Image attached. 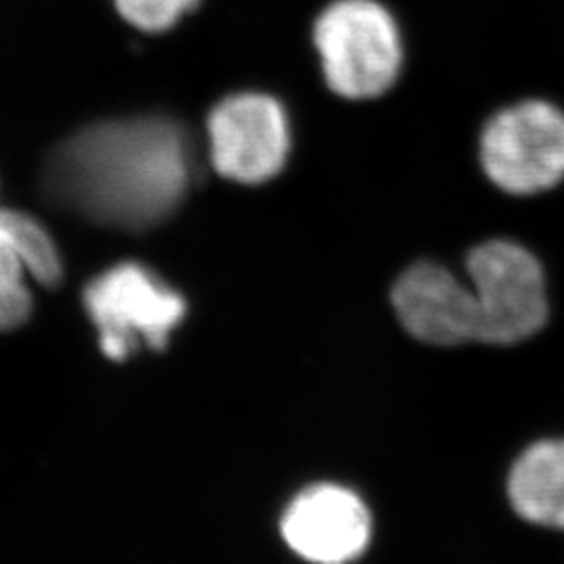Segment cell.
I'll return each instance as SVG.
<instances>
[{"mask_svg": "<svg viewBox=\"0 0 564 564\" xmlns=\"http://www.w3.org/2000/svg\"><path fill=\"white\" fill-rule=\"evenodd\" d=\"M193 147L176 121H101L53 151L44 193L90 223L144 230L178 209L193 182Z\"/></svg>", "mask_w": 564, "mask_h": 564, "instance_id": "1", "label": "cell"}, {"mask_svg": "<svg viewBox=\"0 0 564 564\" xmlns=\"http://www.w3.org/2000/svg\"><path fill=\"white\" fill-rule=\"evenodd\" d=\"M391 302L403 328L429 345H464L479 339L473 286L431 262L414 263L395 282Z\"/></svg>", "mask_w": 564, "mask_h": 564, "instance_id": "8", "label": "cell"}, {"mask_svg": "<svg viewBox=\"0 0 564 564\" xmlns=\"http://www.w3.org/2000/svg\"><path fill=\"white\" fill-rule=\"evenodd\" d=\"M286 545L312 564H349L370 544L372 519L360 496L341 485L303 489L282 514Z\"/></svg>", "mask_w": 564, "mask_h": 564, "instance_id": "7", "label": "cell"}, {"mask_svg": "<svg viewBox=\"0 0 564 564\" xmlns=\"http://www.w3.org/2000/svg\"><path fill=\"white\" fill-rule=\"evenodd\" d=\"M481 163L496 186L535 195L564 181V113L524 101L494 116L481 134Z\"/></svg>", "mask_w": 564, "mask_h": 564, "instance_id": "5", "label": "cell"}, {"mask_svg": "<svg viewBox=\"0 0 564 564\" xmlns=\"http://www.w3.org/2000/svg\"><path fill=\"white\" fill-rule=\"evenodd\" d=\"M324 76L345 99H375L400 74L402 44L393 18L372 0H339L314 28Z\"/></svg>", "mask_w": 564, "mask_h": 564, "instance_id": "3", "label": "cell"}, {"mask_svg": "<svg viewBox=\"0 0 564 564\" xmlns=\"http://www.w3.org/2000/svg\"><path fill=\"white\" fill-rule=\"evenodd\" d=\"M506 491L524 523L564 531V437L524 447L508 473Z\"/></svg>", "mask_w": 564, "mask_h": 564, "instance_id": "10", "label": "cell"}, {"mask_svg": "<svg viewBox=\"0 0 564 564\" xmlns=\"http://www.w3.org/2000/svg\"><path fill=\"white\" fill-rule=\"evenodd\" d=\"M84 307L99 330L102 354L126 360L137 349L162 351L186 316V302L141 263L105 270L84 289Z\"/></svg>", "mask_w": 564, "mask_h": 564, "instance_id": "2", "label": "cell"}, {"mask_svg": "<svg viewBox=\"0 0 564 564\" xmlns=\"http://www.w3.org/2000/svg\"><path fill=\"white\" fill-rule=\"evenodd\" d=\"M199 0H116L121 18L142 32H163L191 13Z\"/></svg>", "mask_w": 564, "mask_h": 564, "instance_id": "11", "label": "cell"}, {"mask_svg": "<svg viewBox=\"0 0 564 564\" xmlns=\"http://www.w3.org/2000/svg\"><path fill=\"white\" fill-rule=\"evenodd\" d=\"M61 276L59 251L46 228L28 214L0 209V330H13L28 321V279L55 286Z\"/></svg>", "mask_w": 564, "mask_h": 564, "instance_id": "9", "label": "cell"}, {"mask_svg": "<svg viewBox=\"0 0 564 564\" xmlns=\"http://www.w3.org/2000/svg\"><path fill=\"white\" fill-rule=\"evenodd\" d=\"M466 268L479 316L477 343L508 347L544 328L550 312L544 268L523 245L484 242L470 251Z\"/></svg>", "mask_w": 564, "mask_h": 564, "instance_id": "4", "label": "cell"}, {"mask_svg": "<svg viewBox=\"0 0 564 564\" xmlns=\"http://www.w3.org/2000/svg\"><path fill=\"white\" fill-rule=\"evenodd\" d=\"M212 162L224 178L260 184L282 170L291 149L289 120L281 102L242 93L214 107L209 121Z\"/></svg>", "mask_w": 564, "mask_h": 564, "instance_id": "6", "label": "cell"}]
</instances>
